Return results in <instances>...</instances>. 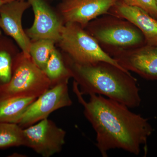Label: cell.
<instances>
[{
  "instance_id": "obj_20",
  "label": "cell",
  "mask_w": 157,
  "mask_h": 157,
  "mask_svg": "<svg viewBox=\"0 0 157 157\" xmlns=\"http://www.w3.org/2000/svg\"><path fill=\"white\" fill-rule=\"evenodd\" d=\"M156 3V6L157 7V0H155Z\"/></svg>"
},
{
  "instance_id": "obj_7",
  "label": "cell",
  "mask_w": 157,
  "mask_h": 157,
  "mask_svg": "<svg viewBox=\"0 0 157 157\" xmlns=\"http://www.w3.org/2000/svg\"><path fill=\"white\" fill-rule=\"evenodd\" d=\"M68 82L52 86L37 98L27 107L17 124L25 128L48 118L51 113L57 109L71 106L73 102L69 94Z\"/></svg>"
},
{
  "instance_id": "obj_14",
  "label": "cell",
  "mask_w": 157,
  "mask_h": 157,
  "mask_svg": "<svg viewBox=\"0 0 157 157\" xmlns=\"http://www.w3.org/2000/svg\"><path fill=\"white\" fill-rule=\"evenodd\" d=\"M43 71L50 80L51 87L61 82H68L71 77L60 55L55 48L51 54Z\"/></svg>"
},
{
  "instance_id": "obj_21",
  "label": "cell",
  "mask_w": 157,
  "mask_h": 157,
  "mask_svg": "<svg viewBox=\"0 0 157 157\" xmlns=\"http://www.w3.org/2000/svg\"><path fill=\"white\" fill-rule=\"evenodd\" d=\"M1 32H0V36H1Z\"/></svg>"
},
{
  "instance_id": "obj_8",
  "label": "cell",
  "mask_w": 157,
  "mask_h": 157,
  "mask_svg": "<svg viewBox=\"0 0 157 157\" xmlns=\"http://www.w3.org/2000/svg\"><path fill=\"white\" fill-rule=\"evenodd\" d=\"M110 56L128 71L149 80H157V46L147 45L113 52Z\"/></svg>"
},
{
  "instance_id": "obj_19",
  "label": "cell",
  "mask_w": 157,
  "mask_h": 157,
  "mask_svg": "<svg viewBox=\"0 0 157 157\" xmlns=\"http://www.w3.org/2000/svg\"><path fill=\"white\" fill-rule=\"evenodd\" d=\"M10 1H11V0H0V9H1V7H2L4 4Z\"/></svg>"
},
{
  "instance_id": "obj_4",
  "label": "cell",
  "mask_w": 157,
  "mask_h": 157,
  "mask_svg": "<svg viewBox=\"0 0 157 157\" xmlns=\"http://www.w3.org/2000/svg\"><path fill=\"white\" fill-rule=\"evenodd\" d=\"M11 80L0 86V98H38L51 87L50 80L31 57L16 60Z\"/></svg>"
},
{
  "instance_id": "obj_9",
  "label": "cell",
  "mask_w": 157,
  "mask_h": 157,
  "mask_svg": "<svg viewBox=\"0 0 157 157\" xmlns=\"http://www.w3.org/2000/svg\"><path fill=\"white\" fill-rule=\"evenodd\" d=\"M30 6L28 1L11 0L0 9V27L14 39L27 57H31L32 43L23 29L21 19L24 12Z\"/></svg>"
},
{
  "instance_id": "obj_13",
  "label": "cell",
  "mask_w": 157,
  "mask_h": 157,
  "mask_svg": "<svg viewBox=\"0 0 157 157\" xmlns=\"http://www.w3.org/2000/svg\"><path fill=\"white\" fill-rule=\"evenodd\" d=\"M36 99L0 98V123L18 124L27 107Z\"/></svg>"
},
{
  "instance_id": "obj_1",
  "label": "cell",
  "mask_w": 157,
  "mask_h": 157,
  "mask_svg": "<svg viewBox=\"0 0 157 157\" xmlns=\"http://www.w3.org/2000/svg\"><path fill=\"white\" fill-rule=\"evenodd\" d=\"M73 90L83 107L85 117L96 134V146L103 157L113 149H121L138 155L146 145L153 129L148 120L128 107L100 95H90L85 100L74 81Z\"/></svg>"
},
{
  "instance_id": "obj_3",
  "label": "cell",
  "mask_w": 157,
  "mask_h": 157,
  "mask_svg": "<svg viewBox=\"0 0 157 157\" xmlns=\"http://www.w3.org/2000/svg\"><path fill=\"white\" fill-rule=\"evenodd\" d=\"M113 16L98 19L90 29L91 35L107 53L143 45L145 38L139 29L128 21Z\"/></svg>"
},
{
  "instance_id": "obj_6",
  "label": "cell",
  "mask_w": 157,
  "mask_h": 157,
  "mask_svg": "<svg viewBox=\"0 0 157 157\" xmlns=\"http://www.w3.org/2000/svg\"><path fill=\"white\" fill-rule=\"evenodd\" d=\"M24 146L43 157H50L61 151L66 132L48 118L23 129Z\"/></svg>"
},
{
  "instance_id": "obj_11",
  "label": "cell",
  "mask_w": 157,
  "mask_h": 157,
  "mask_svg": "<svg viewBox=\"0 0 157 157\" xmlns=\"http://www.w3.org/2000/svg\"><path fill=\"white\" fill-rule=\"evenodd\" d=\"M33 7L35 20L27 32L29 38L35 41L50 39L59 42L62 25L43 0H28Z\"/></svg>"
},
{
  "instance_id": "obj_12",
  "label": "cell",
  "mask_w": 157,
  "mask_h": 157,
  "mask_svg": "<svg viewBox=\"0 0 157 157\" xmlns=\"http://www.w3.org/2000/svg\"><path fill=\"white\" fill-rule=\"evenodd\" d=\"M113 8L112 15L124 18L140 30L147 45L157 46V20L138 7L128 6L121 2Z\"/></svg>"
},
{
  "instance_id": "obj_17",
  "label": "cell",
  "mask_w": 157,
  "mask_h": 157,
  "mask_svg": "<svg viewBox=\"0 0 157 157\" xmlns=\"http://www.w3.org/2000/svg\"><path fill=\"white\" fill-rule=\"evenodd\" d=\"M13 71L11 56L7 52H0V86L7 84L11 80Z\"/></svg>"
},
{
  "instance_id": "obj_5",
  "label": "cell",
  "mask_w": 157,
  "mask_h": 157,
  "mask_svg": "<svg viewBox=\"0 0 157 157\" xmlns=\"http://www.w3.org/2000/svg\"><path fill=\"white\" fill-rule=\"evenodd\" d=\"M59 42L70 58L76 63L90 64L106 62L124 69L102 48L94 37L77 24L67 23L62 26Z\"/></svg>"
},
{
  "instance_id": "obj_10",
  "label": "cell",
  "mask_w": 157,
  "mask_h": 157,
  "mask_svg": "<svg viewBox=\"0 0 157 157\" xmlns=\"http://www.w3.org/2000/svg\"><path fill=\"white\" fill-rule=\"evenodd\" d=\"M118 0H65L60 11L66 23L77 24L82 27L100 15L106 14Z\"/></svg>"
},
{
  "instance_id": "obj_2",
  "label": "cell",
  "mask_w": 157,
  "mask_h": 157,
  "mask_svg": "<svg viewBox=\"0 0 157 157\" xmlns=\"http://www.w3.org/2000/svg\"><path fill=\"white\" fill-rule=\"evenodd\" d=\"M66 65L82 95H100L130 108L140 106V89L129 71L103 61L81 64L70 59Z\"/></svg>"
},
{
  "instance_id": "obj_16",
  "label": "cell",
  "mask_w": 157,
  "mask_h": 157,
  "mask_svg": "<svg viewBox=\"0 0 157 157\" xmlns=\"http://www.w3.org/2000/svg\"><path fill=\"white\" fill-rule=\"evenodd\" d=\"M55 42L50 39H40L32 43L30 55L34 63L44 71L52 51Z\"/></svg>"
},
{
  "instance_id": "obj_15",
  "label": "cell",
  "mask_w": 157,
  "mask_h": 157,
  "mask_svg": "<svg viewBox=\"0 0 157 157\" xmlns=\"http://www.w3.org/2000/svg\"><path fill=\"white\" fill-rule=\"evenodd\" d=\"M24 145L23 128L18 124L0 123V149Z\"/></svg>"
},
{
  "instance_id": "obj_18",
  "label": "cell",
  "mask_w": 157,
  "mask_h": 157,
  "mask_svg": "<svg viewBox=\"0 0 157 157\" xmlns=\"http://www.w3.org/2000/svg\"><path fill=\"white\" fill-rule=\"evenodd\" d=\"M128 6L143 9L157 20V7L155 0H118Z\"/></svg>"
}]
</instances>
